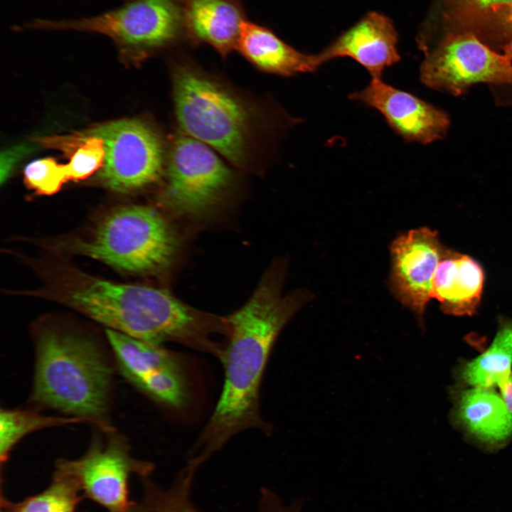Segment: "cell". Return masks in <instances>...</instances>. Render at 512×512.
I'll list each match as a JSON object with an SVG mask.
<instances>
[{"mask_svg":"<svg viewBox=\"0 0 512 512\" xmlns=\"http://www.w3.org/2000/svg\"><path fill=\"white\" fill-rule=\"evenodd\" d=\"M302 508L301 499L284 503L275 492H266L260 496L255 512H302Z\"/></svg>","mask_w":512,"mask_h":512,"instance_id":"d4e9b609","label":"cell"},{"mask_svg":"<svg viewBox=\"0 0 512 512\" xmlns=\"http://www.w3.org/2000/svg\"><path fill=\"white\" fill-rule=\"evenodd\" d=\"M498 387H500L502 398L512 414V373L498 385Z\"/></svg>","mask_w":512,"mask_h":512,"instance_id":"f1b7e54d","label":"cell"},{"mask_svg":"<svg viewBox=\"0 0 512 512\" xmlns=\"http://www.w3.org/2000/svg\"><path fill=\"white\" fill-rule=\"evenodd\" d=\"M484 282L483 269L476 260L446 249L433 277L432 298L444 314L471 316L479 305Z\"/></svg>","mask_w":512,"mask_h":512,"instance_id":"2e32d148","label":"cell"},{"mask_svg":"<svg viewBox=\"0 0 512 512\" xmlns=\"http://www.w3.org/2000/svg\"><path fill=\"white\" fill-rule=\"evenodd\" d=\"M44 295L133 338L161 345L174 341L219 358L229 333L225 318L181 302L151 287L119 284L70 272Z\"/></svg>","mask_w":512,"mask_h":512,"instance_id":"7a4b0ae2","label":"cell"},{"mask_svg":"<svg viewBox=\"0 0 512 512\" xmlns=\"http://www.w3.org/2000/svg\"><path fill=\"white\" fill-rule=\"evenodd\" d=\"M153 469L151 463L133 459L124 439L113 434L96 440L78 459L58 461L55 473L72 479L108 512H136L129 498V478L132 474L146 478Z\"/></svg>","mask_w":512,"mask_h":512,"instance_id":"9c48e42d","label":"cell"},{"mask_svg":"<svg viewBox=\"0 0 512 512\" xmlns=\"http://www.w3.org/2000/svg\"><path fill=\"white\" fill-rule=\"evenodd\" d=\"M73 30L105 35L124 52L140 55L186 34L178 0H129L100 14L74 19H34L21 28Z\"/></svg>","mask_w":512,"mask_h":512,"instance_id":"8992f818","label":"cell"},{"mask_svg":"<svg viewBox=\"0 0 512 512\" xmlns=\"http://www.w3.org/2000/svg\"><path fill=\"white\" fill-rule=\"evenodd\" d=\"M174 98L184 134L213 148L235 165L250 156L252 114L245 105L199 69L181 64L174 72Z\"/></svg>","mask_w":512,"mask_h":512,"instance_id":"277c9868","label":"cell"},{"mask_svg":"<svg viewBox=\"0 0 512 512\" xmlns=\"http://www.w3.org/2000/svg\"><path fill=\"white\" fill-rule=\"evenodd\" d=\"M27 147L19 146L6 151L1 154V183H3L9 176L12 167L21 155L26 152Z\"/></svg>","mask_w":512,"mask_h":512,"instance_id":"484cf974","label":"cell"},{"mask_svg":"<svg viewBox=\"0 0 512 512\" xmlns=\"http://www.w3.org/2000/svg\"><path fill=\"white\" fill-rule=\"evenodd\" d=\"M103 140L105 156L100 177L110 189L130 192L159 177L163 149L159 137L146 124L134 119L111 122L89 132Z\"/></svg>","mask_w":512,"mask_h":512,"instance_id":"30bf717a","label":"cell"},{"mask_svg":"<svg viewBox=\"0 0 512 512\" xmlns=\"http://www.w3.org/2000/svg\"><path fill=\"white\" fill-rule=\"evenodd\" d=\"M496 14L500 19L502 25L512 32V4L503 6L488 11Z\"/></svg>","mask_w":512,"mask_h":512,"instance_id":"83f0119b","label":"cell"},{"mask_svg":"<svg viewBox=\"0 0 512 512\" xmlns=\"http://www.w3.org/2000/svg\"><path fill=\"white\" fill-rule=\"evenodd\" d=\"M285 270L284 261L274 262L247 302L226 317L230 334L220 360L223 388L210 418L188 452L187 462L195 466L200 468L243 430L270 432L259 408L263 373L280 331L312 298L309 291L302 289L282 296Z\"/></svg>","mask_w":512,"mask_h":512,"instance_id":"6da1fadb","label":"cell"},{"mask_svg":"<svg viewBox=\"0 0 512 512\" xmlns=\"http://www.w3.org/2000/svg\"><path fill=\"white\" fill-rule=\"evenodd\" d=\"M237 50L257 68L283 76L314 72L321 66L317 54L297 50L269 28L247 21L242 25Z\"/></svg>","mask_w":512,"mask_h":512,"instance_id":"ac0fdd59","label":"cell"},{"mask_svg":"<svg viewBox=\"0 0 512 512\" xmlns=\"http://www.w3.org/2000/svg\"><path fill=\"white\" fill-rule=\"evenodd\" d=\"M196 472L185 466L166 489L146 481L144 497L142 503L137 506L136 512H202L191 499Z\"/></svg>","mask_w":512,"mask_h":512,"instance_id":"ffe728a7","label":"cell"},{"mask_svg":"<svg viewBox=\"0 0 512 512\" xmlns=\"http://www.w3.org/2000/svg\"><path fill=\"white\" fill-rule=\"evenodd\" d=\"M511 366L512 320L501 319L492 343L482 354L464 366L461 380L472 387L498 386L512 373Z\"/></svg>","mask_w":512,"mask_h":512,"instance_id":"d6986e66","label":"cell"},{"mask_svg":"<svg viewBox=\"0 0 512 512\" xmlns=\"http://www.w3.org/2000/svg\"><path fill=\"white\" fill-rule=\"evenodd\" d=\"M420 79L426 86L453 95L478 82L512 84V43L500 54L473 33L448 35L427 52Z\"/></svg>","mask_w":512,"mask_h":512,"instance_id":"ba28073f","label":"cell"},{"mask_svg":"<svg viewBox=\"0 0 512 512\" xmlns=\"http://www.w3.org/2000/svg\"><path fill=\"white\" fill-rule=\"evenodd\" d=\"M166 176V206L192 218L210 210L233 181L230 170L210 146L186 134L173 144Z\"/></svg>","mask_w":512,"mask_h":512,"instance_id":"52a82bcc","label":"cell"},{"mask_svg":"<svg viewBox=\"0 0 512 512\" xmlns=\"http://www.w3.org/2000/svg\"><path fill=\"white\" fill-rule=\"evenodd\" d=\"M68 181L66 164H59L52 158L35 160L24 170L26 184L38 194L55 193Z\"/></svg>","mask_w":512,"mask_h":512,"instance_id":"cb8c5ba5","label":"cell"},{"mask_svg":"<svg viewBox=\"0 0 512 512\" xmlns=\"http://www.w3.org/2000/svg\"><path fill=\"white\" fill-rule=\"evenodd\" d=\"M186 34L223 56L237 49L245 21L242 0H178Z\"/></svg>","mask_w":512,"mask_h":512,"instance_id":"9a60e30c","label":"cell"},{"mask_svg":"<svg viewBox=\"0 0 512 512\" xmlns=\"http://www.w3.org/2000/svg\"><path fill=\"white\" fill-rule=\"evenodd\" d=\"M79 491L75 481L55 473L52 484L43 492L17 503L5 501L4 512H75Z\"/></svg>","mask_w":512,"mask_h":512,"instance_id":"603a6c76","label":"cell"},{"mask_svg":"<svg viewBox=\"0 0 512 512\" xmlns=\"http://www.w3.org/2000/svg\"><path fill=\"white\" fill-rule=\"evenodd\" d=\"M42 142L68 153L70 161L66 164L68 181L85 179L100 170L103 165L105 145L98 137L45 138Z\"/></svg>","mask_w":512,"mask_h":512,"instance_id":"7402d4cb","label":"cell"},{"mask_svg":"<svg viewBox=\"0 0 512 512\" xmlns=\"http://www.w3.org/2000/svg\"><path fill=\"white\" fill-rule=\"evenodd\" d=\"M178 247L169 224L155 209L127 206L109 213L86 240H76L70 250L135 274L167 267Z\"/></svg>","mask_w":512,"mask_h":512,"instance_id":"5b68a950","label":"cell"},{"mask_svg":"<svg viewBox=\"0 0 512 512\" xmlns=\"http://www.w3.org/2000/svg\"><path fill=\"white\" fill-rule=\"evenodd\" d=\"M455 415L467 432L489 449L504 446L512 436V414L493 388L461 392Z\"/></svg>","mask_w":512,"mask_h":512,"instance_id":"e0dca14e","label":"cell"},{"mask_svg":"<svg viewBox=\"0 0 512 512\" xmlns=\"http://www.w3.org/2000/svg\"><path fill=\"white\" fill-rule=\"evenodd\" d=\"M445 250L438 233L427 227L400 234L390 246V290L398 302L416 315L421 326L432 298L433 277Z\"/></svg>","mask_w":512,"mask_h":512,"instance_id":"7c38bea8","label":"cell"},{"mask_svg":"<svg viewBox=\"0 0 512 512\" xmlns=\"http://www.w3.org/2000/svg\"><path fill=\"white\" fill-rule=\"evenodd\" d=\"M398 43L392 21L382 13L370 11L316 54L321 66L348 57L366 68L372 78H381L387 68L400 60Z\"/></svg>","mask_w":512,"mask_h":512,"instance_id":"5bb4252c","label":"cell"},{"mask_svg":"<svg viewBox=\"0 0 512 512\" xmlns=\"http://www.w3.org/2000/svg\"><path fill=\"white\" fill-rule=\"evenodd\" d=\"M106 336L124 375L164 406L177 409L188 399V385L176 358L161 345L112 329Z\"/></svg>","mask_w":512,"mask_h":512,"instance_id":"8fae6325","label":"cell"},{"mask_svg":"<svg viewBox=\"0 0 512 512\" xmlns=\"http://www.w3.org/2000/svg\"><path fill=\"white\" fill-rule=\"evenodd\" d=\"M111 378L102 352L89 338L55 329L38 334L34 401L109 430Z\"/></svg>","mask_w":512,"mask_h":512,"instance_id":"3957f363","label":"cell"},{"mask_svg":"<svg viewBox=\"0 0 512 512\" xmlns=\"http://www.w3.org/2000/svg\"><path fill=\"white\" fill-rule=\"evenodd\" d=\"M465 6L475 11H487L491 9L512 4V0H462Z\"/></svg>","mask_w":512,"mask_h":512,"instance_id":"4316f807","label":"cell"},{"mask_svg":"<svg viewBox=\"0 0 512 512\" xmlns=\"http://www.w3.org/2000/svg\"><path fill=\"white\" fill-rule=\"evenodd\" d=\"M85 422L76 417L47 416L35 411L1 410L0 412V458L6 461L15 444L23 437L46 427Z\"/></svg>","mask_w":512,"mask_h":512,"instance_id":"44dd1931","label":"cell"},{"mask_svg":"<svg viewBox=\"0 0 512 512\" xmlns=\"http://www.w3.org/2000/svg\"><path fill=\"white\" fill-rule=\"evenodd\" d=\"M348 97L377 110L388 125L410 142L432 143L442 138L449 127L444 112L382 78H372L366 87Z\"/></svg>","mask_w":512,"mask_h":512,"instance_id":"4fadbf2b","label":"cell"}]
</instances>
